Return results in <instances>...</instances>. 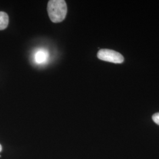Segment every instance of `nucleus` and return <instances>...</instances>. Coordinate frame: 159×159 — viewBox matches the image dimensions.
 <instances>
[{"mask_svg": "<svg viewBox=\"0 0 159 159\" xmlns=\"http://www.w3.org/2000/svg\"><path fill=\"white\" fill-rule=\"evenodd\" d=\"M47 11L52 22L60 23L65 19L67 6L64 0H51L48 2Z\"/></svg>", "mask_w": 159, "mask_h": 159, "instance_id": "f257e3e1", "label": "nucleus"}, {"mask_svg": "<svg viewBox=\"0 0 159 159\" xmlns=\"http://www.w3.org/2000/svg\"><path fill=\"white\" fill-rule=\"evenodd\" d=\"M97 57L102 61L120 64L124 61L123 56L117 51L109 49H101L97 53Z\"/></svg>", "mask_w": 159, "mask_h": 159, "instance_id": "f03ea898", "label": "nucleus"}, {"mask_svg": "<svg viewBox=\"0 0 159 159\" xmlns=\"http://www.w3.org/2000/svg\"><path fill=\"white\" fill-rule=\"evenodd\" d=\"M48 57H49V54L48 51L44 49H40L38 51H36L35 54V56H34L35 62L38 64H44L48 60Z\"/></svg>", "mask_w": 159, "mask_h": 159, "instance_id": "7ed1b4c3", "label": "nucleus"}, {"mask_svg": "<svg viewBox=\"0 0 159 159\" xmlns=\"http://www.w3.org/2000/svg\"><path fill=\"white\" fill-rule=\"evenodd\" d=\"M9 21V18L8 14L5 12L0 11V30L6 29Z\"/></svg>", "mask_w": 159, "mask_h": 159, "instance_id": "20e7f679", "label": "nucleus"}, {"mask_svg": "<svg viewBox=\"0 0 159 159\" xmlns=\"http://www.w3.org/2000/svg\"><path fill=\"white\" fill-rule=\"evenodd\" d=\"M152 119L155 123L159 125V113L153 114V116H152Z\"/></svg>", "mask_w": 159, "mask_h": 159, "instance_id": "39448f33", "label": "nucleus"}, {"mask_svg": "<svg viewBox=\"0 0 159 159\" xmlns=\"http://www.w3.org/2000/svg\"><path fill=\"white\" fill-rule=\"evenodd\" d=\"M2 151V146H1V145L0 144V152Z\"/></svg>", "mask_w": 159, "mask_h": 159, "instance_id": "423d86ee", "label": "nucleus"}]
</instances>
